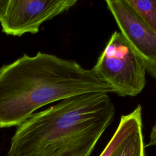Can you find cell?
<instances>
[{"mask_svg": "<svg viewBox=\"0 0 156 156\" xmlns=\"http://www.w3.org/2000/svg\"><path fill=\"white\" fill-rule=\"evenodd\" d=\"M115 93L93 69L38 52L0 68V128L19 126L37 109L69 98Z\"/></svg>", "mask_w": 156, "mask_h": 156, "instance_id": "6da1fadb", "label": "cell"}, {"mask_svg": "<svg viewBox=\"0 0 156 156\" xmlns=\"http://www.w3.org/2000/svg\"><path fill=\"white\" fill-rule=\"evenodd\" d=\"M114 104L107 93H87L34 113L18 126L9 156H90L112 122Z\"/></svg>", "mask_w": 156, "mask_h": 156, "instance_id": "7a4b0ae2", "label": "cell"}, {"mask_svg": "<svg viewBox=\"0 0 156 156\" xmlns=\"http://www.w3.org/2000/svg\"><path fill=\"white\" fill-rule=\"evenodd\" d=\"M92 69L119 96H135L146 83L143 62L120 32L112 34Z\"/></svg>", "mask_w": 156, "mask_h": 156, "instance_id": "3957f363", "label": "cell"}, {"mask_svg": "<svg viewBox=\"0 0 156 156\" xmlns=\"http://www.w3.org/2000/svg\"><path fill=\"white\" fill-rule=\"evenodd\" d=\"M77 0H0V23L7 35L36 34L41 24L67 11Z\"/></svg>", "mask_w": 156, "mask_h": 156, "instance_id": "277c9868", "label": "cell"}, {"mask_svg": "<svg viewBox=\"0 0 156 156\" xmlns=\"http://www.w3.org/2000/svg\"><path fill=\"white\" fill-rule=\"evenodd\" d=\"M107 8L121 34L156 79V34L143 21L127 0H107Z\"/></svg>", "mask_w": 156, "mask_h": 156, "instance_id": "5b68a950", "label": "cell"}, {"mask_svg": "<svg viewBox=\"0 0 156 156\" xmlns=\"http://www.w3.org/2000/svg\"><path fill=\"white\" fill-rule=\"evenodd\" d=\"M142 118L116 147L111 156H145Z\"/></svg>", "mask_w": 156, "mask_h": 156, "instance_id": "8992f818", "label": "cell"}, {"mask_svg": "<svg viewBox=\"0 0 156 156\" xmlns=\"http://www.w3.org/2000/svg\"><path fill=\"white\" fill-rule=\"evenodd\" d=\"M141 118L142 108L140 104L129 114L122 115L115 132L99 156H111L116 147L132 129L136 121Z\"/></svg>", "mask_w": 156, "mask_h": 156, "instance_id": "52a82bcc", "label": "cell"}, {"mask_svg": "<svg viewBox=\"0 0 156 156\" xmlns=\"http://www.w3.org/2000/svg\"><path fill=\"white\" fill-rule=\"evenodd\" d=\"M127 2L156 34V0H127Z\"/></svg>", "mask_w": 156, "mask_h": 156, "instance_id": "ba28073f", "label": "cell"}, {"mask_svg": "<svg viewBox=\"0 0 156 156\" xmlns=\"http://www.w3.org/2000/svg\"><path fill=\"white\" fill-rule=\"evenodd\" d=\"M153 146H156V121L151 129L149 136V141L146 145V147Z\"/></svg>", "mask_w": 156, "mask_h": 156, "instance_id": "9c48e42d", "label": "cell"}]
</instances>
